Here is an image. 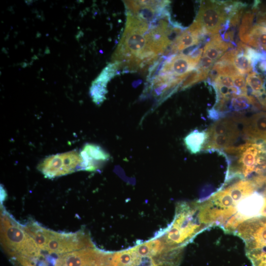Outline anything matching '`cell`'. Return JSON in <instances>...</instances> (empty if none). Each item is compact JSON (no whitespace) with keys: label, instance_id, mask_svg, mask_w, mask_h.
<instances>
[{"label":"cell","instance_id":"cell-14","mask_svg":"<svg viewBox=\"0 0 266 266\" xmlns=\"http://www.w3.org/2000/svg\"><path fill=\"white\" fill-rule=\"evenodd\" d=\"M205 33L202 28L194 22L175 38L171 47L172 52L180 51L197 44Z\"/></svg>","mask_w":266,"mask_h":266},{"label":"cell","instance_id":"cell-18","mask_svg":"<svg viewBox=\"0 0 266 266\" xmlns=\"http://www.w3.org/2000/svg\"><path fill=\"white\" fill-rule=\"evenodd\" d=\"M22 227L34 240L40 249L44 251L51 230L45 228L34 222H29Z\"/></svg>","mask_w":266,"mask_h":266},{"label":"cell","instance_id":"cell-13","mask_svg":"<svg viewBox=\"0 0 266 266\" xmlns=\"http://www.w3.org/2000/svg\"><path fill=\"white\" fill-rule=\"evenodd\" d=\"M80 155L82 160L81 169L89 171L96 170L110 157L100 146L90 143L84 145Z\"/></svg>","mask_w":266,"mask_h":266},{"label":"cell","instance_id":"cell-3","mask_svg":"<svg viewBox=\"0 0 266 266\" xmlns=\"http://www.w3.org/2000/svg\"><path fill=\"white\" fill-rule=\"evenodd\" d=\"M0 242L11 257L23 266H33L41 255L34 240L9 214L2 211L0 216Z\"/></svg>","mask_w":266,"mask_h":266},{"label":"cell","instance_id":"cell-23","mask_svg":"<svg viewBox=\"0 0 266 266\" xmlns=\"http://www.w3.org/2000/svg\"><path fill=\"white\" fill-rule=\"evenodd\" d=\"M246 82L251 89L252 94L256 98L266 94L264 79L258 73H249L246 78Z\"/></svg>","mask_w":266,"mask_h":266},{"label":"cell","instance_id":"cell-17","mask_svg":"<svg viewBox=\"0 0 266 266\" xmlns=\"http://www.w3.org/2000/svg\"><path fill=\"white\" fill-rule=\"evenodd\" d=\"M240 38L251 46L266 51V27L254 25Z\"/></svg>","mask_w":266,"mask_h":266},{"label":"cell","instance_id":"cell-25","mask_svg":"<svg viewBox=\"0 0 266 266\" xmlns=\"http://www.w3.org/2000/svg\"><path fill=\"white\" fill-rule=\"evenodd\" d=\"M261 215L266 217V195L265 196V204L262 211Z\"/></svg>","mask_w":266,"mask_h":266},{"label":"cell","instance_id":"cell-24","mask_svg":"<svg viewBox=\"0 0 266 266\" xmlns=\"http://www.w3.org/2000/svg\"><path fill=\"white\" fill-rule=\"evenodd\" d=\"M258 23L260 25L266 27V12L259 17L258 19Z\"/></svg>","mask_w":266,"mask_h":266},{"label":"cell","instance_id":"cell-2","mask_svg":"<svg viewBox=\"0 0 266 266\" xmlns=\"http://www.w3.org/2000/svg\"><path fill=\"white\" fill-rule=\"evenodd\" d=\"M183 250L167 245L158 235L130 249L115 252L113 266H179Z\"/></svg>","mask_w":266,"mask_h":266},{"label":"cell","instance_id":"cell-12","mask_svg":"<svg viewBox=\"0 0 266 266\" xmlns=\"http://www.w3.org/2000/svg\"><path fill=\"white\" fill-rule=\"evenodd\" d=\"M240 123L242 134L247 141L266 143V112L257 113L249 117L242 115Z\"/></svg>","mask_w":266,"mask_h":266},{"label":"cell","instance_id":"cell-6","mask_svg":"<svg viewBox=\"0 0 266 266\" xmlns=\"http://www.w3.org/2000/svg\"><path fill=\"white\" fill-rule=\"evenodd\" d=\"M202 52L201 49H195L188 55L181 54L168 58L155 77V86L169 88L184 81L199 64Z\"/></svg>","mask_w":266,"mask_h":266},{"label":"cell","instance_id":"cell-1","mask_svg":"<svg viewBox=\"0 0 266 266\" xmlns=\"http://www.w3.org/2000/svg\"><path fill=\"white\" fill-rule=\"evenodd\" d=\"M163 52L148 21L128 11L125 31L114 57L115 63L133 70L152 63Z\"/></svg>","mask_w":266,"mask_h":266},{"label":"cell","instance_id":"cell-22","mask_svg":"<svg viewBox=\"0 0 266 266\" xmlns=\"http://www.w3.org/2000/svg\"><path fill=\"white\" fill-rule=\"evenodd\" d=\"M245 250L252 266H266V245L245 247Z\"/></svg>","mask_w":266,"mask_h":266},{"label":"cell","instance_id":"cell-8","mask_svg":"<svg viewBox=\"0 0 266 266\" xmlns=\"http://www.w3.org/2000/svg\"><path fill=\"white\" fill-rule=\"evenodd\" d=\"M241 114L223 117L206 131L207 138L203 150H224L233 146L240 134L238 128Z\"/></svg>","mask_w":266,"mask_h":266},{"label":"cell","instance_id":"cell-21","mask_svg":"<svg viewBox=\"0 0 266 266\" xmlns=\"http://www.w3.org/2000/svg\"><path fill=\"white\" fill-rule=\"evenodd\" d=\"M256 101L257 100L254 97L248 95L233 97L226 103L227 104L229 103V105L226 109L225 112L234 111L236 113H240H240L243 112V110L248 109L250 105L254 106Z\"/></svg>","mask_w":266,"mask_h":266},{"label":"cell","instance_id":"cell-16","mask_svg":"<svg viewBox=\"0 0 266 266\" xmlns=\"http://www.w3.org/2000/svg\"><path fill=\"white\" fill-rule=\"evenodd\" d=\"M232 46L231 43L223 40L221 36L217 33L213 35L206 43L202 55L216 63L222 57L225 52Z\"/></svg>","mask_w":266,"mask_h":266},{"label":"cell","instance_id":"cell-19","mask_svg":"<svg viewBox=\"0 0 266 266\" xmlns=\"http://www.w3.org/2000/svg\"><path fill=\"white\" fill-rule=\"evenodd\" d=\"M207 138L206 131L195 130L189 133L184 139L185 146L192 154H197L204 147Z\"/></svg>","mask_w":266,"mask_h":266},{"label":"cell","instance_id":"cell-7","mask_svg":"<svg viewBox=\"0 0 266 266\" xmlns=\"http://www.w3.org/2000/svg\"><path fill=\"white\" fill-rule=\"evenodd\" d=\"M238 9V2L202 0L195 22L205 33L213 35L228 26L230 18L236 14Z\"/></svg>","mask_w":266,"mask_h":266},{"label":"cell","instance_id":"cell-10","mask_svg":"<svg viewBox=\"0 0 266 266\" xmlns=\"http://www.w3.org/2000/svg\"><path fill=\"white\" fill-rule=\"evenodd\" d=\"M113 255L95 247H88L60 255L55 266H112Z\"/></svg>","mask_w":266,"mask_h":266},{"label":"cell","instance_id":"cell-15","mask_svg":"<svg viewBox=\"0 0 266 266\" xmlns=\"http://www.w3.org/2000/svg\"><path fill=\"white\" fill-rule=\"evenodd\" d=\"M117 68L115 63L109 65L93 82L90 93L93 101L97 104L100 103L104 100L107 83L114 75Z\"/></svg>","mask_w":266,"mask_h":266},{"label":"cell","instance_id":"cell-5","mask_svg":"<svg viewBox=\"0 0 266 266\" xmlns=\"http://www.w3.org/2000/svg\"><path fill=\"white\" fill-rule=\"evenodd\" d=\"M223 151L234 157V161L228 168L225 181L247 179L266 173V149L263 143L247 141Z\"/></svg>","mask_w":266,"mask_h":266},{"label":"cell","instance_id":"cell-20","mask_svg":"<svg viewBox=\"0 0 266 266\" xmlns=\"http://www.w3.org/2000/svg\"><path fill=\"white\" fill-rule=\"evenodd\" d=\"M239 52L233 60V64L239 74L243 75L253 70L254 66L250 57L243 50V43H240L237 47Z\"/></svg>","mask_w":266,"mask_h":266},{"label":"cell","instance_id":"cell-11","mask_svg":"<svg viewBox=\"0 0 266 266\" xmlns=\"http://www.w3.org/2000/svg\"><path fill=\"white\" fill-rule=\"evenodd\" d=\"M82 160L77 151L50 156L38 166V169L45 177L53 178L81 169Z\"/></svg>","mask_w":266,"mask_h":266},{"label":"cell","instance_id":"cell-4","mask_svg":"<svg viewBox=\"0 0 266 266\" xmlns=\"http://www.w3.org/2000/svg\"><path fill=\"white\" fill-rule=\"evenodd\" d=\"M208 227L200 221L199 201L181 202L176 205L172 223L159 235L173 248H184L199 233Z\"/></svg>","mask_w":266,"mask_h":266},{"label":"cell","instance_id":"cell-9","mask_svg":"<svg viewBox=\"0 0 266 266\" xmlns=\"http://www.w3.org/2000/svg\"><path fill=\"white\" fill-rule=\"evenodd\" d=\"M93 247L95 245L90 235L83 231L69 233L51 231L44 251L62 255Z\"/></svg>","mask_w":266,"mask_h":266}]
</instances>
